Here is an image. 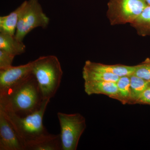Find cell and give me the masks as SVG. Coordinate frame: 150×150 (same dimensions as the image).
I'll list each match as a JSON object with an SVG mask.
<instances>
[{
    "label": "cell",
    "mask_w": 150,
    "mask_h": 150,
    "mask_svg": "<svg viewBox=\"0 0 150 150\" xmlns=\"http://www.w3.org/2000/svg\"><path fill=\"white\" fill-rule=\"evenodd\" d=\"M36 78L30 74L5 93L0 94V108L25 117L40 109L44 101Z\"/></svg>",
    "instance_id": "obj_1"
},
{
    "label": "cell",
    "mask_w": 150,
    "mask_h": 150,
    "mask_svg": "<svg viewBox=\"0 0 150 150\" xmlns=\"http://www.w3.org/2000/svg\"><path fill=\"white\" fill-rule=\"evenodd\" d=\"M49 100H44L40 109L25 117H20L12 112L0 108L4 113L24 146L30 150L33 146L50 135L43 126V115Z\"/></svg>",
    "instance_id": "obj_2"
},
{
    "label": "cell",
    "mask_w": 150,
    "mask_h": 150,
    "mask_svg": "<svg viewBox=\"0 0 150 150\" xmlns=\"http://www.w3.org/2000/svg\"><path fill=\"white\" fill-rule=\"evenodd\" d=\"M32 62V73L39 84L43 99L50 100L58 91L63 76L59 59L54 55H49L40 56Z\"/></svg>",
    "instance_id": "obj_3"
},
{
    "label": "cell",
    "mask_w": 150,
    "mask_h": 150,
    "mask_svg": "<svg viewBox=\"0 0 150 150\" xmlns=\"http://www.w3.org/2000/svg\"><path fill=\"white\" fill-rule=\"evenodd\" d=\"M20 6V12L15 36L18 40L23 41L33 30L38 27H47L49 19L43 12L38 0L25 1Z\"/></svg>",
    "instance_id": "obj_4"
},
{
    "label": "cell",
    "mask_w": 150,
    "mask_h": 150,
    "mask_svg": "<svg viewBox=\"0 0 150 150\" xmlns=\"http://www.w3.org/2000/svg\"><path fill=\"white\" fill-rule=\"evenodd\" d=\"M147 6L144 0H108L106 16L112 26L130 24Z\"/></svg>",
    "instance_id": "obj_5"
},
{
    "label": "cell",
    "mask_w": 150,
    "mask_h": 150,
    "mask_svg": "<svg viewBox=\"0 0 150 150\" xmlns=\"http://www.w3.org/2000/svg\"><path fill=\"white\" fill-rule=\"evenodd\" d=\"M61 127L62 150H76L81 136L86 129V119L79 113H57Z\"/></svg>",
    "instance_id": "obj_6"
},
{
    "label": "cell",
    "mask_w": 150,
    "mask_h": 150,
    "mask_svg": "<svg viewBox=\"0 0 150 150\" xmlns=\"http://www.w3.org/2000/svg\"><path fill=\"white\" fill-rule=\"evenodd\" d=\"M32 62L0 70V94L5 93L32 74Z\"/></svg>",
    "instance_id": "obj_7"
},
{
    "label": "cell",
    "mask_w": 150,
    "mask_h": 150,
    "mask_svg": "<svg viewBox=\"0 0 150 150\" xmlns=\"http://www.w3.org/2000/svg\"><path fill=\"white\" fill-rule=\"evenodd\" d=\"M0 150H25L24 146L2 110H0Z\"/></svg>",
    "instance_id": "obj_8"
},
{
    "label": "cell",
    "mask_w": 150,
    "mask_h": 150,
    "mask_svg": "<svg viewBox=\"0 0 150 150\" xmlns=\"http://www.w3.org/2000/svg\"><path fill=\"white\" fill-rule=\"evenodd\" d=\"M84 90L89 96L103 94L113 99L118 93L117 83L115 82L100 81H85Z\"/></svg>",
    "instance_id": "obj_9"
},
{
    "label": "cell",
    "mask_w": 150,
    "mask_h": 150,
    "mask_svg": "<svg viewBox=\"0 0 150 150\" xmlns=\"http://www.w3.org/2000/svg\"><path fill=\"white\" fill-rule=\"evenodd\" d=\"M84 67L91 69L110 73L117 75L119 77L130 76L134 74L136 68V65L132 66L121 64H105L101 63L92 62L89 60L86 61Z\"/></svg>",
    "instance_id": "obj_10"
},
{
    "label": "cell",
    "mask_w": 150,
    "mask_h": 150,
    "mask_svg": "<svg viewBox=\"0 0 150 150\" xmlns=\"http://www.w3.org/2000/svg\"><path fill=\"white\" fill-rule=\"evenodd\" d=\"M25 49L26 47L23 41L17 39L15 35L0 33V50L16 56L23 54Z\"/></svg>",
    "instance_id": "obj_11"
},
{
    "label": "cell",
    "mask_w": 150,
    "mask_h": 150,
    "mask_svg": "<svg viewBox=\"0 0 150 150\" xmlns=\"http://www.w3.org/2000/svg\"><path fill=\"white\" fill-rule=\"evenodd\" d=\"M137 34L142 37L150 35V6L145 8L142 13L130 24Z\"/></svg>",
    "instance_id": "obj_12"
},
{
    "label": "cell",
    "mask_w": 150,
    "mask_h": 150,
    "mask_svg": "<svg viewBox=\"0 0 150 150\" xmlns=\"http://www.w3.org/2000/svg\"><path fill=\"white\" fill-rule=\"evenodd\" d=\"M130 77V100L129 104H136L143 93L149 87L150 81L132 74Z\"/></svg>",
    "instance_id": "obj_13"
},
{
    "label": "cell",
    "mask_w": 150,
    "mask_h": 150,
    "mask_svg": "<svg viewBox=\"0 0 150 150\" xmlns=\"http://www.w3.org/2000/svg\"><path fill=\"white\" fill-rule=\"evenodd\" d=\"M20 10L19 6L8 15L0 17V33L15 35Z\"/></svg>",
    "instance_id": "obj_14"
},
{
    "label": "cell",
    "mask_w": 150,
    "mask_h": 150,
    "mask_svg": "<svg viewBox=\"0 0 150 150\" xmlns=\"http://www.w3.org/2000/svg\"><path fill=\"white\" fill-rule=\"evenodd\" d=\"M83 78L85 81H100L116 83L120 77L117 75L91 69L83 67L82 71Z\"/></svg>",
    "instance_id": "obj_15"
},
{
    "label": "cell",
    "mask_w": 150,
    "mask_h": 150,
    "mask_svg": "<svg viewBox=\"0 0 150 150\" xmlns=\"http://www.w3.org/2000/svg\"><path fill=\"white\" fill-rule=\"evenodd\" d=\"M116 83L118 93L113 99L118 100L122 104H129L130 100V76L120 77Z\"/></svg>",
    "instance_id": "obj_16"
},
{
    "label": "cell",
    "mask_w": 150,
    "mask_h": 150,
    "mask_svg": "<svg viewBox=\"0 0 150 150\" xmlns=\"http://www.w3.org/2000/svg\"><path fill=\"white\" fill-rule=\"evenodd\" d=\"M30 150H62L60 134H50L42 141L33 146Z\"/></svg>",
    "instance_id": "obj_17"
},
{
    "label": "cell",
    "mask_w": 150,
    "mask_h": 150,
    "mask_svg": "<svg viewBox=\"0 0 150 150\" xmlns=\"http://www.w3.org/2000/svg\"><path fill=\"white\" fill-rule=\"evenodd\" d=\"M134 75L150 81V58H146L144 62L136 65Z\"/></svg>",
    "instance_id": "obj_18"
},
{
    "label": "cell",
    "mask_w": 150,
    "mask_h": 150,
    "mask_svg": "<svg viewBox=\"0 0 150 150\" xmlns=\"http://www.w3.org/2000/svg\"><path fill=\"white\" fill-rule=\"evenodd\" d=\"M15 56L8 52L0 50V70H4L12 66Z\"/></svg>",
    "instance_id": "obj_19"
},
{
    "label": "cell",
    "mask_w": 150,
    "mask_h": 150,
    "mask_svg": "<svg viewBox=\"0 0 150 150\" xmlns=\"http://www.w3.org/2000/svg\"><path fill=\"white\" fill-rule=\"evenodd\" d=\"M136 104L150 105V87L147 88L137 100Z\"/></svg>",
    "instance_id": "obj_20"
},
{
    "label": "cell",
    "mask_w": 150,
    "mask_h": 150,
    "mask_svg": "<svg viewBox=\"0 0 150 150\" xmlns=\"http://www.w3.org/2000/svg\"><path fill=\"white\" fill-rule=\"evenodd\" d=\"M147 4L148 5L150 6V0H144Z\"/></svg>",
    "instance_id": "obj_21"
},
{
    "label": "cell",
    "mask_w": 150,
    "mask_h": 150,
    "mask_svg": "<svg viewBox=\"0 0 150 150\" xmlns=\"http://www.w3.org/2000/svg\"></svg>",
    "instance_id": "obj_22"
}]
</instances>
